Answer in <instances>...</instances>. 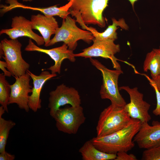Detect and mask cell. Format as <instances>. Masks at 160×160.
I'll return each instance as SVG.
<instances>
[{"mask_svg": "<svg viewBox=\"0 0 160 160\" xmlns=\"http://www.w3.org/2000/svg\"><path fill=\"white\" fill-rule=\"evenodd\" d=\"M139 120L131 118L129 123L122 129L107 135L94 137L90 140L95 147L107 153L115 154L127 152L135 146L133 140L141 124Z\"/></svg>", "mask_w": 160, "mask_h": 160, "instance_id": "obj_1", "label": "cell"}, {"mask_svg": "<svg viewBox=\"0 0 160 160\" xmlns=\"http://www.w3.org/2000/svg\"><path fill=\"white\" fill-rule=\"evenodd\" d=\"M109 0H72L69 10L72 17L80 16L86 25H97L103 28L106 24L103 12L108 6Z\"/></svg>", "mask_w": 160, "mask_h": 160, "instance_id": "obj_2", "label": "cell"}, {"mask_svg": "<svg viewBox=\"0 0 160 160\" xmlns=\"http://www.w3.org/2000/svg\"><path fill=\"white\" fill-rule=\"evenodd\" d=\"M92 64L101 73L103 83L100 91L102 99L110 100L111 104L124 107L127 103L119 92L118 81L119 76L123 73L121 70H112L107 68L97 60L89 58Z\"/></svg>", "mask_w": 160, "mask_h": 160, "instance_id": "obj_3", "label": "cell"}, {"mask_svg": "<svg viewBox=\"0 0 160 160\" xmlns=\"http://www.w3.org/2000/svg\"><path fill=\"white\" fill-rule=\"evenodd\" d=\"M131 118L124 107L111 104L101 112L96 127L97 137L107 135L122 129Z\"/></svg>", "mask_w": 160, "mask_h": 160, "instance_id": "obj_4", "label": "cell"}, {"mask_svg": "<svg viewBox=\"0 0 160 160\" xmlns=\"http://www.w3.org/2000/svg\"><path fill=\"white\" fill-rule=\"evenodd\" d=\"M76 22L69 16L63 19L61 26L58 28L47 47L62 41L67 44L69 50L73 51L76 49L79 40H82L90 44L95 38L92 33L89 31L79 28L76 25Z\"/></svg>", "mask_w": 160, "mask_h": 160, "instance_id": "obj_5", "label": "cell"}, {"mask_svg": "<svg viewBox=\"0 0 160 160\" xmlns=\"http://www.w3.org/2000/svg\"><path fill=\"white\" fill-rule=\"evenodd\" d=\"M21 44L17 39L5 38L0 43V57L7 64V69L15 77L25 74L30 65L23 58Z\"/></svg>", "mask_w": 160, "mask_h": 160, "instance_id": "obj_6", "label": "cell"}, {"mask_svg": "<svg viewBox=\"0 0 160 160\" xmlns=\"http://www.w3.org/2000/svg\"><path fill=\"white\" fill-rule=\"evenodd\" d=\"M52 118L57 130L69 134H76L86 119L81 105L60 108Z\"/></svg>", "mask_w": 160, "mask_h": 160, "instance_id": "obj_7", "label": "cell"}, {"mask_svg": "<svg viewBox=\"0 0 160 160\" xmlns=\"http://www.w3.org/2000/svg\"><path fill=\"white\" fill-rule=\"evenodd\" d=\"M114 41L111 40H97L94 38L91 46L83 49L81 52L74 54V56L85 58L101 57L109 59L111 60L114 68L121 70L120 65L117 61L118 59L114 56L120 52V46L115 44Z\"/></svg>", "mask_w": 160, "mask_h": 160, "instance_id": "obj_8", "label": "cell"}, {"mask_svg": "<svg viewBox=\"0 0 160 160\" xmlns=\"http://www.w3.org/2000/svg\"><path fill=\"white\" fill-rule=\"evenodd\" d=\"M48 107L49 114L53 117L61 106L69 104L72 106L81 105V99L78 91L75 88L63 84L57 86L49 93Z\"/></svg>", "mask_w": 160, "mask_h": 160, "instance_id": "obj_9", "label": "cell"}, {"mask_svg": "<svg viewBox=\"0 0 160 160\" xmlns=\"http://www.w3.org/2000/svg\"><path fill=\"white\" fill-rule=\"evenodd\" d=\"M119 89L125 91L129 95L130 102L124 108L131 118L138 119L142 123L148 122L151 119L148 112L151 105L143 100V95L139 91L137 87L123 86Z\"/></svg>", "mask_w": 160, "mask_h": 160, "instance_id": "obj_10", "label": "cell"}, {"mask_svg": "<svg viewBox=\"0 0 160 160\" xmlns=\"http://www.w3.org/2000/svg\"><path fill=\"white\" fill-rule=\"evenodd\" d=\"M25 50L36 51L48 55L54 61L55 64L47 69L50 71L53 74L60 73L61 64L64 60L68 59L72 62L76 61L73 51L69 50L67 44L64 43L59 47L49 49H44L37 46L32 41V39H30Z\"/></svg>", "mask_w": 160, "mask_h": 160, "instance_id": "obj_11", "label": "cell"}, {"mask_svg": "<svg viewBox=\"0 0 160 160\" xmlns=\"http://www.w3.org/2000/svg\"><path fill=\"white\" fill-rule=\"evenodd\" d=\"M15 78V82L10 85L8 105L16 104L20 108L28 112L30 109L28 105L29 94L32 91V88L30 84L31 78L27 71L25 74Z\"/></svg>", "mask_w": 160, "mask_h": 160, "instance_id": "obj_12", "label": "cell"}, {"mask_svg": "<svg viewBox=\"0 0 160 160\" xmlns=\"http://www.w3.org/2000/svg\"><path fill=\"white\" fill-rule=\"evenodd\" d=\"M11 28L2 29L0 34H5L11 39H15L19 37H27L34 40L38 46L44 44L42 36L35 33L31 26V20L22 16H16L12 18Z\"/></svg>", "mask_w": 160, "mask_h": 160, "instance_id": "obj_13", "label": "cell"}, {"mask_svg": "<svg viewBox=\"0 0 160 160\" xmlns=\"http://www.w3.org/2000/svg\"><path fill=\"white\" fill-rule=\"evenodd\" d=\"M133 140L140 148L145 149L160 145V122L153 121L152 125L148 122L141 123Z\"/></svg>", "mask_w": 160, "mask_h": 160, "instance_id": "obj_14", "label": "cell"}, {"mask_svg": "<svg viewBox=\"0 0 160 160\" xmlns=\"http://www.w3.org/2000/svg\"><path fill=\"white\" fill-rule=\"evenodd\" d=\"M68 3L65 5L57 7V5L47 7H36L26 6L19 2L17 0H6V2L8 5H1L0 6V12L4 15L6 12L14 9L22 8L38 11L48 16H57L63 19L65 18L70 14L69 10L72 3V0H68Z\"/></svg>", "mask_w": 160, "mask_h": 160, "instance_id": "obj_15", "label": "cell"}, {"mask_svg": "<svg viewBox=\"0 0 160 160\" xmlns=\"http://www.w3.org/2000/svg\"><path fill=\"white\" fill-rule=\"evenodd\" d=\"M33 81V87L31 94L29 96L28 105L30 109L36 112L41 107V92L45 83L49 79L57 76L56 73H50L47 71H43L38 75H36L29 70L27 71Z\"/></svg>", "mask_w": 160, "mask_h": 160, "instance_id": "obj_16", "label": "cell"}, {"mask_svg": "<svg viewBox=\"0 0 160 160\" xmlns=\"http://www.w3.org/2000/svg\"><path fill=\"white\" fill-rule=\"evenodd\" d=\"M31 21L32 29L39 31L44 39V46L47 47L51 36L55 34L59 28L56 19L53 16L38 14L32 15Z\"/></svg>", "mask_w": 160, "mask_h": 160, "instance_id": "obj_17", "label": "cell"}, {"mask_svg": "<svg viewBox=\"0 0 160 160\" xmlns=\"http://www.w3.org/2000/svg\"><path fill=\"white\" fill-rule=\"evenodd\" d=\"M111 19L112 24L109 25L103 32H98L94 28L91 27H88L86 25L84 27V29L90 31L96 39L111 40L114 41L117 38L116 31L119 28L118 27L119 26L125 30L128 29L129 27L123 18L119 19L118 20H116L114 18H112Z\"/></svg>", "mask_w": 160, "mask_h": 160, "instance_id": "obj_18", "label": "cell"}, {"mask_svg": "<svg viewBox=\"0 0 160 160\" xmlns=\"http://www.w3.org/2000/svg\"><path fill=\"white\" fill-rule=\"evenodd\" d=\"M83 160H115L116 154L103 152L97 148L90 140L86 141L79 150Z\"/></svg>", "mask_w": 160, "mask_h": 160, "instance_id": "obj_19", "label": "cell"}, {"mask_svg": "<svg viewBox=\"0 0 160 160\" xmlns=\"http://www.w3.org/2000/svg\"><path fill=\"white\" fill-rule=\"evenodd\" d=\"M143 69L145 72L150 71L152 79L160 75V57L153 50L148 53L144 60Z\"/></svg>", "mask_w": 160, "mask_h": 160, "instance_id": "obj_20", "label": "cell"}, {"mask_svg": "<svg viewBox=\"0 0 160 160\" xmlns=\"http://www.w3.org/2000/svg\"><path fill=\"white\" fill-rule=\"evenodd\" d=\"M0 114V153L4 152L9 132L16 125L13 121L7 120L3 118Z\"/></svg>", "mask_w": 160, "mask_h": 160, "instance_id": "obj_21", "label": "cell"}, {"mask_svg": "<svg viewBox=\"0 0 160 160\" xmlns=\"http://www.w3.org/2000/svg\"><path fill=\"white\" fill-rule=\"evenodd\" d=\"M11 92L10 85L3 73L0 74V104L8 112V105Z\"/></svg>", "mask_w": 160, "mask_h": 160, "instance_id": "obj_22", "label": "cell"}, {"mask_svg": "<svg viewBox=\"0 0 160 160\" xmlns=\"http://www.w3.org/2000/svg\"><path fill=\"white\" fill-rule=\"evenodd\" d=\"M143 160H160V145L145 149L143 152Z\"/></svg>", "mask_w": 160, "mask_h": 160, "instance_id": "obj_23", "label": "cell"}, {"mask_svg": "<svg viewBox=\"0 0 160 160\" xmlns=\"http://www.w3.org/2000/svg\"><path fill=\"white\" fill-rule=\"evenodd\" d=\"M149 83L155 91L157 101L156 107L153 110V113L155 115L160 117V91L153 83L150 82Z\"/></svg>", "mask_w": 160, "mask_h": 160, "instance_id": "obj_24", "label": "cell"}, {"mask_svg": "<svg viewBox=\"0 0 160 160\" xmlns=\"http://www.w3.org/2000/svg\"><path fill=\"white\" fill-rule=\"evenodd\" d=\"M136 156L132 154H128L127 152L121 151L117 153L115 160H137Z\"/></svg>", "mask_w": 160, "mask_h": 160, "instance_id": "obj_25", "label": "cell"}, {"mask_svg": "<svg viewBox=\"0 0 160 160\" xmlns=\"http://www.w3.org/2000/svg\"><path fill=\"white\" fill-rule=\"evenodd\" d=\"M7 64L5 61L0 60V68L3 71V74L6 76L11 77L12 76L11 73L8 70Z\"/></svg>", "mask_w": 160, "mask_h": 160, "instance_id": "obj_26", "label": "cell"}, {"mask_svg": "<svg viewBox=\"0 0 160 160\" xmlns=\"http://www.w3.org/2000/svg\"><path fill=\"white\" fill-rule=\"evenodd\" d=\"M15 157L14 155L11 154L6 151L0 153V160H14Z\"/></svg>", "mask_w": 160, "mask_h": 160, "instance_id": "obj_27", "label": "cell"}, {"mask_svg": "<svg viewBox=\"0 0 160 160\" xmlns=\"http://www.w3.org/2000/svg\"><path fill=\"white\" fill-rule=\"evenodd\" d=\"M148 79L150 82L153 83L157 87L158 90L160 91V76L155 79L148 78Z\"/></svg>", "mask_w": 160, "mask_h": 160, "instance_id": "obj_28", "label": "cell"}, {"mask_svg": "<svg viewBox=\"0 0 160 160\" xmlns=\"http://www.w3.org/2000/svg\"><path fill=\"white\" fill-rule=\"evenodd\" d=\"M153 49L155 51L160 57V46L158 48H154ZM159 76H160V75Z\"/></svg>", "mask_w": 160, "mask_h": 160, "instance_id": "obj_29", "label": "cell"}, {"mask_svg": "<svg viewBox=\"0 0 160 160\" xmlns=\"http://www.w3.org/2000/svg\"><path fill=\"white\" fill-rule=\"evenodd\" d=\"M130 2L133 9H134V6L135 3L138 0H128Z\"/></svg>", "mask_w": 160, "mask_h": 160, "instance_id": "obj_30", "label": "cell"}, {"mask_svg": "<svg viewBox=\"0 0 160 160\" xmlns=\"http://www.w3.org/2000/svg\"><path fill=\"white\" fill-rule=\"evenodd\" d=\"M23 1H32L33 0H22Z\"/></svg>", "mask_w": 160, "mask_h": 160, "instance_id": "obj_31", "label": "cell"}]
</instances>
